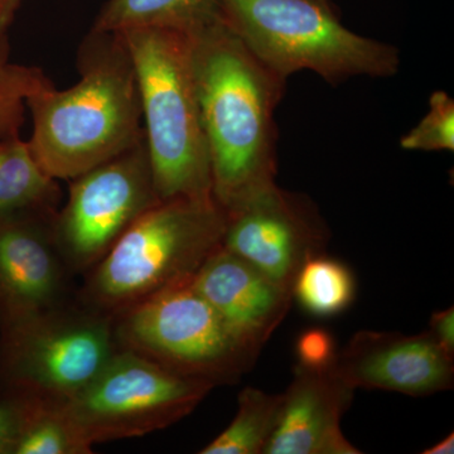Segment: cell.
Returning a JSON list of instances; mask_svg holds the SVG:
<instances>
[{
	"instance_id": "cell-22",
	"label": "cell",
	"mask_w": 454,
	"mask_h": 454,
	"mask_svg": "<svg viewBox=\"0 0 454 454\" xmlns=\"http://www.w3.org/2000/svg\"><path fill=\"white\" fill-rule=\"evenodd\" d=\"M37 397L0 385V454H16Z\"/></svg>"
},
{
	"instance_id": "cell-19",
	"label": "cell",
	"mask_w": 454,
	"mask_h": 454,
	"mask_svg": "<svg viewBox=\"0 0 454 454\" xmlns=\"http://www.w3.org/2000/svg\"><path fill=\"white\" fill-rule=\"evenodd\" d=\"M92 446L85 441L64 403L38 400L18 443L16 454H90Z\"/></svg>"
},
{
	"instance_id": "cell-9",
	"label": "cell",
	"mask_w": 454,
	"mask_h": 454,
	"mask_svg": "<svg viewBox=\"0 0 454 454\" xmlns=\"http://www.w3.org/2000/svg\"><path fill=\"white\" fill-rule=\"evenodd\" d=\"M145 139L71 179L56 234L73 274H86L137 220L160 202Z\"/></svg>"
},
{
	"instance_id": "cell-24",
	"label": "cell",
	"mask_w": 454,
	"mask_h": 454,
	"mask_svg": "<svg viewBox=\"0 0 454 454\" xmlns=\"http://www.w3.org/2000/svg\"><path fill=\"white\" fill-rule=\"evenodd\" d=\"M433 342L448 356L454 358V309L450 307L433 313L426 331Z\"/></svg>"
},
{
	"instance_id": "cell-12",
	"label": "cell",
	"mask_w": 454,
	"mask_h": 454,
	"mask_svg": "<svg viewBox=\"0 0 454 454\" xmlns=\"http://www.w3.org/2000/svg\"><path fill=\"white\" fill-rule=\"evenodd\" d=\"M334 372L355 390L428 396L452 389L454 358L427 333L406 336L364 330L339 352Z\"/></svg>"
},
{
	"instance_id": "cell-26",
	"label": "cell",
	"mask_w": 454,
	"mask_h": 454,
	"mask_svg": "<svg viewBox=\"0 0 454 454\" xmlns=\"http://www.w3.org/2000/svg\"><path fill=\"white\" fill-rule=\"evenodd\" d=\"M423 454H452L454 453V434L450 433L446 438L439 441L434 446L427 448Z\"/></svg>"
},
{
	"instance_id": "cell-6",
	"label": "cell",
	"mask_w": 454,
	"mask_h": 454,
	"mask_svg": "<svg viewBox=\"0 0 454 454\" xmlns=\"http://www.w3.org/2000/svg\"><path fill=\"white\" fill-rule=\"evenodd\" d=\"M114 333L119 348L215 387L240 380L259 356V351L227 325L191 280L116 316Z\"/></svg>"
},
{
	"instance_id": "cell-11",
	"label": "cell",
	"mask_w": 454,
	"mask_h": 454,
	"mask_svg": "<svg viewBox=\"0 0 454 454\" xmlns=\"http://www.w3.org/2000/svg\"><path fill=\"white\" fill-rule=\"evenodd\" d=\"M57 211L0 214V328L71 301L74 274L57 241Z\"/></svg>"
},
{
	"instance_id": "cell-16",
	"label": "cell",
	"mask_w": 454,
	"mask_h": 454,
	"mask_svg": "<svg viewBox=\"0 0 454 454\" xmlns=\"http://www.w3.org/2000/svg\"><path fill=\"white\" fill-rule=\"evenodd\" d=\"M57 179L51 177L20 136L0 140V214L27 208H59Z\"/></svg>"
},
{
	"instance_id": "cell-13",
	"label": "cell",
	"mask_w": 454,
	"mask_h": 454,
	"mask_svg": "<svg viewBox=\"0 0 454 454\" xmlns=\"http://www.w3.org/2000/svg\"><path fill=\"white\" fill-rule=\"evenodd\" d=\"M191 286L245 343L260 352L291 309L292 293L221 245Z\"/></svg>"
},
{
	"instance_id": "cell-1",
	"label": "cell",
	"mask_w": 454,
	"mask_h": 454,
	"mask_svg": "<svg viewBox=\"0 0 454 454\" xmlns=\"http://www.w3.org/2000/svg\"><path fill=\"white\" fill-rule=\"evenodd\" d=\"M188 35L210 152L212 195L229 211L276 184L274 115L286 79L262 64L221 17Z\"/></svg>"
},
{
	"instance_id": "cell-15",
	"label": "cell",
	"mask_w": 454,
	"mask_h": 454,
	"mask_svg": "<svg viewBox=\"0 0 454 454\" xmlns=\"http://www.w3.org/2000/svg\"><path fill=\"white\" fill-rule=\"evenodd\" d=\"M219 18V0H107L91 31L160 28L191 35Z\"/></svg>"
},
{
	"instance_id": "cell-4",
	"label": "cell",
	"mask_w": 454,
	"mask_h": 454,
	"mask_svg": "<svg viewBox=\"0 0 454 454\" xmlns=\"http://www.w3.org/2000/svg\"><path fill=\"white\" fill-rule=\"evenodd\" d=\"M226 214L215 200L175 199L145 211L95 267L76 298L113 317L190 282L223 245Z\"/></svg>"
},
{
	"instance_id": "cell-7",
	"label": "cell",
	"mask_w": 454,
	"mask_h": 454,
	"mask_svg": "<svg viewBox=\"0 0 454 454\" xmlns=\"http://www.w3.org/2000/svg\"><path fill=\"white\" fill-rule=\"evenodd\" d=\"M118 348L113 317L74 298L0 328V385L65 403L97 378Z\"/></svg>"
},
{
	"instance_id": "cell-23",
	"label": "cell",
	"mask_w": 454,
	"mask_h": 454,
	"mask_svg": "<svg viewBox=\"0 0 454 454\" xmlns=\"http://www.w3.org/2000/svg\"><path fill=\"white\" fill-rule=\"evenodd\" d=\"M298 366L312 372H325L336 365L339 349L330 331L322 327L309 328L295 342Z\"/></svg>"
},
{
	"instance_id": "cell-21",
	"label": "cell",
	"mask_w": 454,
	"mask_h": 454,
	"mask_svg": "<svg viewBox=\"0 0 454 454\" xmlns=\"http://www.w3.org/2000/svg\"><path fill=\"white\" fill-rule=\"evenodd\" d=\"M400 146L406 151H454V100L447 92H433L428 113L400 139Z\"/></svg>"
},
{
	"instance_id": "cell-27",
	"label": "cell",
	"mask_w": 454,
	"mask_h": 454,
	"mask_svg": "<svg viewBox=\"0 0 454 454\" xmlns=\"http://www.w3.org/2000/svg\"><path fill=\"white\" fill-rule=\"evenodd\" d=\"M319 2L325 3V4H331V0H319Z\"/></svg>"
},
{
	"instance_id": "cell-18",
	"label": "cell",
	"mask_w": 454,
	"mask_h": 454,
	"mask_svg": "<svg viewBox=\"0 0 454 454\" xmlns=\"http://www.w3.org/2000/svg\"><path fill=\"white\" fill-rule=\"evenodd\" d=\"M356 293L354 274L339 260L325 253L301 265L293 283V298L301 309L317 317L340 315L351 306Z\"/></svg>"
},
{
	"instance_id": "cell-2",
	"label": "cell",
	"mask_w": 454,
	"mask_h": 454,
	"mask_svg": "<svg viewBox=\"0 0 454 454\" xmlns=\"http://www.w3.org/2000/svg\"><path fill=\"white\" fill-rule=\"evenodd\" d=\"M77 66L73 88L56 89L47 79L26 100L33 155L51 177L67 181L145 138L136 68L121 33L90 31Z\"/></svg>"
},
{
	"instance_id": "cell-25",
	"label": "cell",
	"mask_w": 454,
	"mask_h": 454,
	"mask_svg": "<svg viewBox=\"0 0 454 454\" xmlns=\"http://www.w3.org/2000/svg\"><path fill=\"white\" fill-rule=\"evenodd\" d=\"M25 2L26 0H0V32L8 33L9 27L13 25L17 13Z\"/></svg>"
},
{
	"instance_id": "cell-14",
	"label": "cell",
	"mask_w": 454,
	"mask_h": 454,
	"mask_svg": "<svg viewBox=\"0 0 454 454\" xmlns=\"http://www.w3.org/2000/svg\"><path fill=\"white\" fill-rule=\"evenodd\" d=\"M354 387L333 369L294 367L279 420L262 454H360L340 429Z\"/></svg>"
},
{
	"instance_id": "cell-17",
	"label": "cell",
	"mask_w": 454,
	"mask_h": 454,
	"mask_svg": "<svg viewBox=\"0 0 454 454\" xmlns=\"http://www.w3.org/2000/svg\"><path fill=\"white\" fill-rule=\"evenodd\" d=\"M283 394H268L245 387L238 397V411L232 422L201 454H262L279 420Z\"/></svg>"
},
{
	"instance_id": "cell-10",
	"label": "cell",
	"mask_w": 454,
	"mask_h": 454,
	"mask_svg": "<svg viewBox=\"0 0 454 454\" xmlns=\"http://www.w3.org/2000/svg\"><path fill=\"white\" fill-rule=\"evenodd\" d=\"M225 214L223 247L291 293L301 265L328 243L318 208L277 182Z\"/></svg>"
},
{
	"instance_id": "cell-8",
	"label": "cell",
	"mask_w": 454,
	"mask_h": 454,
	"mask_svg": "<svg viewBox=\"0 0 454 454\" xmlns=\"http://www.w3.org/2000/svg\"><path fill=\"white\" fill-rule=\"evenodd\" d=\"M212 389L210 382L179 375L119 348L97 378L64 406L94 447L167 428L192 413Z\"/></svg>"
},
{
	"instance_id": "cell-5",
	"label": "cell",
	"mask_w": 454,
	"mask_h": 454,
	"mask_svg": "<svg viewBox=\"0 0 454 454\" xmlns=\"http://www.w3.org/2000/svg\"><path fill=\"white\" fill-rule=\"evenodd\" d=\"M219 8L223 22L284 79L309 70L340 85L399 71L396 47L349 31L319 0H219Z\"/></svg>"
},
{
	"instance_id": "cell-3",
	"label": "cell",
	"mask_w": 454,
	"mask_h": 454,
	"mask_svg": "<svg viewBox=\"0 0 454 454\" xmlns=\"http://www.w3.org/2000/svg\"><path fill=\"white\" fill-rule=\"evenodd\" d=\"M119 33L136 68L143 129L158 197L160 201L215 200L190 35L160 28Z\"/></svg>"
},
{
	"instance_id": "cell-20",
	"label": "cell",
	"mask_w": 454,
	"mask_h": 454,
	"mask_svg": "<svg viewBox=\"0 0 454 454\" xmlns=\"http://www.w3.org/2000/svg\"><path fill=\"white\" fill-rule=\"evenodd\" d=\"M47 79L40 68L12 62L8 33L0 32V140L20 136L27 98Z\"/></svg>"
}]
</instances>
